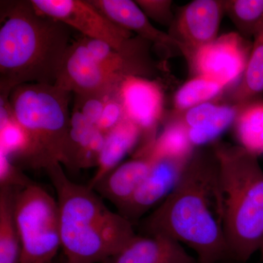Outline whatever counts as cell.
Here are the masks:
<instances>
[{
	"instance_id": "obj_11",
	"label": "cell",
	"mask_w": 263,
	"mask_h": 263,
	"mask_svg": "<svg viewBox=\"0 0 263 263\" xmlns=\"http://www.w3.org/2000/svg\"><path fill=\"white\" fill-rule=\"evenodd\" d=\"M224 1L195 0L184 7L170 34L179 45V50L190 59L200 48L217 38Z\"/></svg>"
},
{
	"instance_id": "obj_24",
	"label": "cell",
	"mask_w": 263,
	"mask_h": 263,
	"mask_svg": "<svg viewBox=\"0 0 263 263\" xmlns=\"http://www.w3.org/2000/svg\"><path fill=\"white\" fill-rule=\"evenodd\" d=\"M224 89V86L212 79L196 76L178 90L175 95V107L179 110H187L208 103L220 94Z\"/></svg>"
},
{
	"instance_id": "obj_18",
	"label": "cell",
	"mask_w": 263,
	"mask_h": 263,
	"mask_svg": "<svg viewBox=\"0 0 263 263\" xmlns=\"http://www.w3.org/2000/svg\"><path fill=\"white\" fill-rule=\"evenodd\" d=\"M142 136L141 129L127 119L105 133L98 168L88 186L92 189L96 183L120 165L121 162L136 146Z\"/></svg>"
},
{
	"instance_id": "obj_25",
	"label": "cell",
	"mask_w": 263,
	"mask_h": 263,
	"mask_svg": "<svg viewBox=\"0 0 263 263\" xmlns=\"http://www.w3.org/2000/svg\"><path fill=\"white\" fill-rule=\"evenodd\" d=\"M0 153L8 156L12 162L22 160L29 148L27 133L12 117L0 122Z\"/></svg>"
},
{
	"instance_id": "obj_26",
	"label": "cell",
	"mask_w": 263,
	"mask_h": 263,
	"mask_svg": "<svg viewBox=\"0 0 263 263\" xmlns=\"http://www.w3.org/2000/svg\"><path fill=\"white\" fill-rule=\"evenodd\" d=\"M117 91V89L108 95L103 114L97 125V127L105 134L126 119L124 108Z\"/></svg>"
},
{
	"instance_id": "obj_23",
	"label": "cell",
	"mask_w": 263,
	"mask_h": 263,
	"mask_svg": "<svg viewBox=\"0 0 263 263\" xmlns=\"http://www.w3.org/2000/svg\"><path fill=\"white\" fill-rule=\"evenodd\" d=\"M224 12L243 38L254 37L263 27V0L224 1Z\"/></svg>"
},
{
	"instance_id": "obj_16",
	"label": "cell",
	"mask_w": 263,
	"mask_h": 263,
	"mask_svg": "<svg viewBox=\"0 0 263 263\" xmlns=\"http://www.w3.org/2000/svg\"><path fill=\"white\" fill-rule=\"evenodd\" d=\"M154 163L155 159L148 152H138L133 160L118 166L92 189L119 209L131 198L146 179Z\"/></svg>"
},
{
	"instance_id": "obj_9",
	"label": "cell",
	"mask_w": 263,
	"mask_h": 263,
	"mask_svg": "<svg viewBox=\"0 0 263 263\" xmlns=\"http://www.w3.org/2000/svg\"><path fill=\"white\" fill-rule=\"evenodd\" d=\"M124 78L104 70L79 39L69 48L55 85L76 95H108L117 89Z\"/></svg>"
},
{
	"instance_id": "obj_10",
	"label": "cell",
	"mask_w": 263,
	"mask_h": 263,
	"mask_svg": "<svg viewBox=\"0 0 263 263\" xmlns=\"http://www.w3.org/2000/svg\"><path fill=\"white\" fill-rule=\"evenodd\" d=\"M126 119L146 135L147 143L155 141L157 127L163 110L162 88L156 81L140 76H126L117 91Z\"/></svg>"
},
{
	"instance_id": "obj_15",
	"label": "cell",
	"mask_w": 263,
	"mask_h": 263,
	"mask_svg": "<svg viewBox=\"0 0 263 263\" xmlns=\"http://www.w3.org/2000/svg\"><path fill=\"white\" fill-rule=\"evenodd\" d=\"M105 133L91 124L81 112L74 109L66 143L62 165L69 171L98 167L105 141Z\"/></svg>"
},
{
	"instance_id": "obj_3",
	"label": "cell",
	"mask_w": 263,
	"mask_h": 263,
	"mask_svg": "<svg viewBox=\"0 0 263 263\" xmlns=\"http://www.w3.org/2000/svg\"><path fill=\"white\" fill-rule=\"evenodd\" d=\"M46 171L56 190L67 263H103L136 236L133 222L110 211L88 185L68 179L61 164Z\"/></svg>"
},
{
	"instance_id": "obj_28",
	"label": "cell",
	"mask_w": 263,
	"mask_h": 263,
	"mask_svg": "<svg viewBox=\"0 0 263 263\" xmlns=\"http://www.w3.org/2000/svg\"><path fill=\"white\" fill-rule=\"evenodd\" d=\"M32 180L21 172L8 156L0 153V186L23 189L32 183Z\"/></svg>"
},
{
	"instance_id": "obj_8",
	"label": "cell",
	"mask_w": 263,
	"mask_h": 263,
	"mask_svg": "<svg viewBox=\"0 0 263 263\" xmlns=\"http://www.w3.org/2000/svg\"><path fill=\"white\" fill-rule=\"evenodd\" d=\"M249 53L239 33L230 32L200 48L188 60L197 76L209 78L226 88L241 79Z\"/></svg>"
},
{
	"instance_id": "obj_19",
	"label": "cell",
	"mask_w": 263,
	"mask_h": 263,
	"mask_svg": "<svg viewBox=\"0 0 263 263\" xmlns=\"http://www.w3.org/2000/svg\"><path fill=\"white\" fill-rule=\"evenodd\" d=\"M20 189L0 191V263H21L22 245L14 217V199Z\"/></svg>"
},
{
	"instance_id": "obj_1",
	"label": "cell",
	"mask_w": 263,
	"mask_h": 263,
	"mask_svg": "<svg viewBox=\"0 0 263 263\" xmlns=\"http://www.w3.org/2000/svg\"><path fill=\"white\" fill-rule=\"evenodd\" d=\"M223 216L215 157L193 153L176 187L140 226L142 235H164L187 245L198 263H219L230 258Z\"/></svg>"
},
{
	"instance_id": "obj_22",
	"label": "cell",
	"mask_w": 263,
	"mask_h": 263,
	"mask_svg": "<svg viewBox=\"0 0 263 263\" xmlns=\"http://www.w3.org/2000/svg\"><path fill=\"white\" fill-rule=\"evenodd\" d=\"M263 93V27L254 36L248 62L233 99L240 107Z\"/></svg>"
},
{
	"instance_id": "obj_7",
	"label": "cell",
	"mask_w": 263,
	"mask_h": 263,
	"mask_svg": "<svg viewBox=\"0 0 263 263\" xmlns=\"http://www.w3.org/2000/svg\"><path fill=\"white\" fill-rule=\"evenodd\" d=\"M43 15L62 22L85 37L108 43L117 50L130 42L133 34L103 14L89 0H32Z\"/></svg>"
},
{
	"instance_id": "obj_27",
	"label": "cell",
	"mask_w": 263,
	"mask_h": 263,
	"mask_svg": "<svg viewBox=\"0 0 263 263\" xmlns=\"http://www.w3.org/2000/svg\"><path fill=\"white\" fill-rule=\"evenodd\" d=\"M109 95H75L76 100L74 109L81 112L87 120L97 127Z\"/></svg>"
},
{
	"instance_id": "obj_13",
	"label": "cell",
	"mask_w": 263,
	"mask_h": 263,
	"mask_svg": "<svg viewBox=\"0 0 263 263\" xmlns=\"http://www.w3.org/2000/svg\"><path fill=\"white\" fill-rule=\"evenodd\" d=\"M103 263H198L177 240L162 235H136Z\"/></svg>"
},
{
	"instance_id": "obj_2",
	"label": "cell",
	"mask_w": 263,
	"mask_h": 263,
	"mask_svg": "<svg viewBox=\"0 0 263 263\" xmlns=\"http://www.w3.org/2000/svg\"><path fill=\"white\" fill-rule=\"evenodd\" d=\"M0 93L26 84H56L73 29L43 15L30 1L2 3Z\"/></svg>"
},
{
	"instance_id": "obj_21",
	"label": "cell",
	"mask_w": 263,
	"mask_h": 263,
	"mask_svg": "<svg viewBox=\"0 0 263 263\" xmlns=\"http://www.w3.org/2000/svg\"><path fill=\"white\" fill-rule=\"evenodd\" d=\"M235 133L239 146L252 155H263V100H255L240 108Z\"/></svg>"
},
{
	"instance_id": "obj_12",
	"label": "cell",
	"mask_w": 263,
	"mask_h": 263,
	"mask_svg": "<svg viewBox=\"0 0 263 263\" xmlns=\"http://www.w3.org/2000/svg\"><path fill=\"white\" fill-rule=\"evenodd\" d=\"M189 160L155 159L150 174L119 213L135 224L157 202L163 201L174 190Z\"/></svg>"
},
{
	"instance_id": "obj_5",
	"label": "cell",
	"mask_w": 263,
	"mask_h": 263,
	"mask_svg": "<svg viewBox=\"0 0 263 263\" xmlns=\"http://www.w3.org/2000/svg\"><path fill=\"white\" fill-rule=\"evenodd\" d=\"M70 91L57 85L26 84L14 88L9 104L12 115L29 138L23 161L33 168L63 163L70 128Z\"/></svg>"
},
{
	"instance_id": "obj_14",
	"label": "cell",
	"mask_w": 263,
	"mask_h": 263,
	"mask_svg": "<svg viewBox=\"0 0 263 263\" xmlns=\"http://www.w3.org/2000/svg\"><path fill=\"white\" fill-rule=\"evenodd\" d=\"M105 16L138 37L166 51L179 50L177 41L156 28L136 2L130 0H89ZM180 51V50H179Z\"/></svg>"
},
{
	"instance_id": "obj_20",
	"label": "cell",
	"mask_w": 263,
	"mask_h": 263,
	"mask_svg": "<svg viewBox=\"0 0 263 263\" xmlns=\"http://www.w3.org/2000/svg\"><path fill=\"white\" fill-rule=\"evenodd\" d=\"M194 146L189 139L187 130L180 119L166 124L164 130L152 143L142 146L154 159L162 157L189 160L193 155Z\"/></svg>"
},
{
	"instance_id": "obj_30",
	"label": "cell",
	"mask_w": 263,
	"mask_h": 263,
	"mask_svg": "<svg viewBox=\"0 0 263 263\" xmlns=\"http://www.w3.org/2000/svg\"><path fill=\"white\" fill-rule=\"evenodd\" d=\"M260 249H261V251H262V259H263V240H262V245H261Z\"/></svg>"
},
{
	"instance_id": "obj_4",
	"label": "cell",
	"mask_w": 263,
	"mask_h": 263,
	"mask_svg": "<svg viewBox=\"0 0 263 263\" xmlns=\"http://www.w3.org/2000/svg\"><path fill=\"white\" fill-rule=\"evenodd\" d=\"M224 205L223 226L230 258L246 262L263 240V170L258 157L239 145L213 148Z\"/></svg>"
},
{
	"instance_id": "obj_17",
	"label": "cell",
	"mask_w": 263,
	"mask_h": 263,
	"mask_svg": "<svg viewBox=\"0 0 263 263\" xmlns=\"http://www.w3.org/2000/svg\"><path fill=\"white\" fill-rule=\"evenodd\" d=\"M238 105H220L210 102L186 110L180 120L187 130L193 146H202L215 141L232 124L240 110Z\"/></svg>"
},
{
	"instance_id": "obj_29",
	"label": "cell",
	"mask_w": 263,
	"mask_h": 263,
	"mask_svg": "<svg viewBox=\"0 0 263 263\" xmlns=\"http://www.w3.org/2000/svg\"><path fill=\"white\" fill-rule=\"evenodd\" d=\"M148 18L166 25H171L173 13L172 2L169 0H138L135 1Z\"/></svg>"
},
{
	"instance_id": "obj_6",
	"label": "cell",
	"mask_w": 263,
	"mask_h": 263,
	"mask_svg": "<svg viewBox=\"0 0 263 263\" xmlns=\"http://www.w3.org/2000/svg\"><path fill=\"white\" fill-rule=\"evenodd\" d=\"M14 217L21 245V263H51L62 248L57 200L33 182L16 192Z\"/></svg>"
}]
</instances>
